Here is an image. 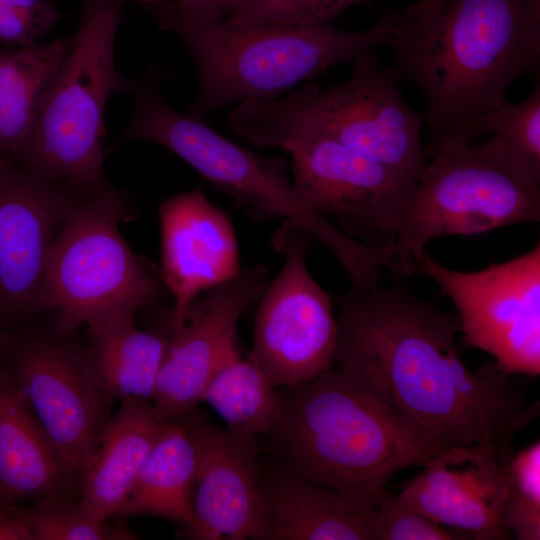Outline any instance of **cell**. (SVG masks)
Listing matches in <instances>:
<instances>
[{"label":"cell","mask_w":540,"mask_h":540,"mask_svg":"<svg viewBox=\"0 0 540 540\" xmlns=\"http://www.w3.org/2000/svg\"><path fill=\"white\" fill-rule=\"evenodd\" d=\"M131 214L125 193L109 181L80 190L49 254L45 309L61 326L79 330L159 303L160 274L136 255L120 233Z\"/></svg>","instance_id":"obj_8"},{"label":"cell","mask_w":540,"mask_h":540,"mask_svg":"<svg viewBox=\"0 0 540 540\" xmlns=\"http://www.w3.org/2000/svg\"><path fill=\"white\" fill-rule=\"evenodd\" d=\"M161 280L172 295L171 331L185 322L197 296L241 271L237 238L229 216L200 188L165 198L158 207Z\"/></svg>","instance_id":"obj_16"},{"label":"cell","mask_w":540,"mask_h":540,"mask_svg":"<svg viewBox=\"0 0 540 540\" xmlns=\"http://www.w3.org/2000/svg\"><path fill=\"white\" fill-rule=\"evenodd\" d=\"M200 461L192 520L182 535L194 540L262 539L264 496L254 437L214 425L196 409Z\"/></svg>","instance_id":"obj_17"},{"label":"cell","mask_w":540,"mask_h":540,"mask_svg":"<svg viewBox=\"0 0 540 540\" xmlns=\"http://www.w3.org/2000/svg\"><path fill=\"white\" fill-rule=\"evenodd\" d=\"M89 363L109 407L126 398L152 400L169 347V337L141 330L134 315L113 317L85 327Z\"/></svg>","instance_id":"obj_22"},{"label":"cell","mask_w":540,"mask_h":540,"mask_svg":"<svg viewBox=\"0 0 540 540\" xmlns=\"http://www.w3.org/2000/svg\"><path fill=\"white\" fill-rule=\"evenodd\" d=\"M166 422L149 400H121L79 474L80 501L104 518L116 516Z\"/></svg>","instance_id":"obj_20"},{"label":"cell","mask_w":540,"mask_h":540,"mask_svg":"<svg viewBox=\"0 0 540 540\" xmlns=\"http://www.w3.org/2000/svg\"><path fill=\"white\" fill-rule=\"evenodd\" d=\"M0 540H31V535L17 515L14 504L0 503Z\"/></svg>","instance_id":"obj_32"},{"label":"cell","mask_w":540,"mask_h":540,"mask_svg":"<svg viewBox=\"0 0 540 540\" xmlns=\"http://www.w3.org/2000/svg\"><path fill=\"white\" fill-rule=\"evenodd\" d=\"M276 388L251 357L237 355L214 374L201 402L209 404L234 433L270 435L281 408Z\"/></svg>","instance_id":"obj_24"},{"label":"cell","mask_w":540,"mask_h":540,"mask_svg":"<svg viewBox=\"0 0 540 540\" xmlns=\"http://www.w3.org/2000/svg\"><path fill=\"white\" fill-rule=\"evenodd\" d=\"M122 0H82L77 32L46 95L16 166L77 189L108 182L104 172V111L126 93L115 45Z\"/></svg>","instance_id":"obj_6"},{"label":"cell","mask_w":540,"mask_h":540,"mask_svg":"<svg viewBox=\"0 0 540 540\" xmlns=\"http://www.w3.org/2000/svg\"><path fill=\"white\" fill-rule=\"evenodd\" d=\"M140 5L162 29L177 18L192 16L202 0H122Z\"/></svg>","instance_id":"obj_31"},{"label":"cell","mask_w":540,"mask_h":540,"mask_svg":"<svg viewBox=\"0 0 540 540\" xmlns=\"http://www.w3.org/2000/svg\"><path fill=\"white\" fill-rule=\"evenodd\" d=\"M334 362L445 448L485 444L506 460L538 415L512 376L473 371L458 317L400 286H351L338 301Z\"/></svg>","instance_id":"obj_1"},{"label":"cell","mask_w":540,"mask_h":540,"mask_svg":"<svg viewBox=\"0 0 540 540\" xmlns=\"http://www.w3.org/2000/svg\"><path fill=\"white\" fill-rule=\"evenodd\" d=\"M80 190L0 165V330H20L46 313L49 254Z\"/></svg>","instance_id":"obj_13"},{"label":"cell","mask_w":540,"mask_h":540,"mask_svg":"<svg viewBox=\"0 0 540 540\" xmlns=\"http://www.w3.org/2000/svg\"><path fill=\"white\" fill-rule=\"evenodd\" d=\"M509 461L490 445L452 446L427 461L399 496L430 520L469 538L508 540Z\"/></svg>","instance_id":"obj_15"},{"label":"cell","mask_w":540,"mask_h":540,"mask_svg":"<svg viewBox=\"0 0 540 540\" xmlns=\"http://www.w3.org/2000/svg\"><path fill=\"white\" fill-rule=\"evenodd\" d=\"M262 486V540H375L374 500L340 493L287 468Z\"/></svg>","instance_id":"obj_18"},{"label":"cell","mask_w":540,"mask_h":540,"mask_svg":"<svg viewBox=\"0 0 540 540\" xmlns=\"http://www.w3.org/2000/svg\"><path fill=\"white\" fill-rule=\"evenodd\" d=\"M392 70L422 93L432 137L472 142L475 122L540 57V0H448L437 13L393 12Z\"/></svg>","instance_id":"obj_2"},{"label":"cell","mask_w":540,"mask_h":540,"mask_svg":"<svg viewBox=\"0 0 540 540\" xmlns=\"http://www.w3.org/2000/svg\"><path fill=\"white\" fill-rule=\"evenodd\" d=\"M426 154L395 240L387 245L398 274L411 275L433 239L540 220V188L516 173L495 137L480 144L431 137Z\"/></svg>","instance_id":"obj_7"},{"label":"cell","mask_w":540,"mask_h":540,"mask_svg":"<svg viewBox=\"0 0 540 540\" xmlns=\"http://www.w3.org/2000/svg\"><path fill=\"white\" fill-rule=\"evenodd\" d=\"M278 148L290 154L294 190L311 211L366 245L394 242L415 183L320 133H297Z\"/></svg>","instance_id":"obj_12"},{"label":"cell","mask_w":540,"mask_h":540,"mask_svg":"<svg viewBox=\"0 0 540 540\" xmlns=\"http://www.w3.org/2000/svg\"><path fill=\"white\" fill-rule=\"evenodd\" d=\"M71 37L0 50V165L16 166Z\"/></svg>","instance_id":"obj_23"},{"label":"cell","mask_w":540,"mask_h":540,"mask_svg":"<svg viewBox=\"0 0 540 540\" xmlns=\"http://www.w3.org/2000/svg\"><path fill=\"white\" fill-rule=\"evenodd\" d=\"M268 283L267 269L257 264L194 302L183 325L169 337L156 381L151 402L162 420L180 419L196 409L214 374L239 355V320Z\"/></svg>","instance_id":"obj_14"},{"label":"cell","mask_w":540,"mask_h":540,"mask_svg":"<svg viewBox=\"0 0 540 540\" xmlns=\"http://www.w3.org/2000/svg\"><path fill=\"white\" fill-rule=\"evenodd\" d=\"M370 1L372 0H240L220 18L236 26L328 24L347 8Z\"/></svg>","instance_id":"obj_28"},{"label":"cell","mask_w":540,"mask_h":540,"mask_svg":"<svg viewBox=\"0 0 540 540\" xmlns=\"http://www.w3.org/2000/svg\"><path fill=\"white\" fill-rule=\"evenodd\" d=\"M60 16L50 0H0V42L8 47L36 44Z\"/></svg>","instance_id":"obj_30"},{"label":"cell","mask_w":540,"mask_h":540,"mask_svg":"<svg viewBox=\"0 0 540 540\" xmlns=\"http://www.w3.org/2000/svg\"><path fill=\"white\" fill-rule=\"evenodd\" d=\"M238 1L240 0H202L196 13L189 17H221Z\"/></svg>","instance_id":"obj_34"},{"label":"cell","mask_w":540,"mask_h":540,"mask_svg":"<svg viewBox=\"0 0 540 540\" xmlns=\"http://www.w3.org/2000/svg\"><path fill=\"white\" fill-rule=\"evenodd\" d=\"M312 239L291 220H284L272 238L284 262L258 299L250 357L276 387L311 381L334 363L337 319L328 293L306 265Z\"/></svg>","instance_id":"obj_11"},{"label":"cell","mask_w":540,"mask_h":540,"mask_svg":"<svg viewBox=\"0 0 540 540\" xmlns=\"http://www.w3.org/2000/svg\"><path fill=\"white\" fill-rule=\"evenodd\" d=\"M78 331L54 319L37 327L0 330V357L77 481L111 416Z\"/></svg>","instance_id":"obj_9"},{"label":"cell","mask_w":540,"mask_h":540,"mask_svg":"<svg viewBox=\"0 0 540 540\" xmlns=\"http://www.w3.org/2000/svg\"><path fill=\"white\" fill-rule=\"evenodd\" d=\"M375 540H460L463 532L438 524L387 489L377 501Z\"/></svg>","instance_id":"obj_29"},{"label":"cell","mask_w":540,"mask_h":540,"mask_svg":"<svg viewBox=\"0 0 540 540\" xmlns=\"http://www.w3.org/2000/svg\"><path fill=\"white\" fill-rule=\"evenodd\" d=\"M414 265L454 304L465 346L491 355L505 375L540 374L539 243L478 271L445 267L425 251Z\"/></svg>","instance_id":"obj_10"},{"label":"cell","mask_w":540,"mask_h":540,"mask_svg":"<svg viewBox=\"0 0 540 540\" xmlns=\"http://www.w3.org/2000/svg\"><path fill=\"white\" fill-rule=\"evenodd\" d=\"M14 508L31 540L137 538L123 523L109 524L107 518L98 515L76 495L50 496L33 501L32 505L14 504Z\"/></svg>","instance_id":"obj_26"},{"label":"cell","mask_w":540,"mask_h":540,"mask_svg":"<svg viewBox=\"0 0 540 540\" xmlns=\"http://www.w3.org/2000/svg\"><path fill=\"white\" fill-rule=\"evenodd\" d=\"M192 411L166 422L116 517L155 516L182 527L191 522L200 461Z\"/></svg>","instance_id":"obj_21"},{"label":"cell","mask_w":540,"mask_h":540,"mask_svg":"<svg viewBox=\"0 0 540 540\" xmlns=\"http://www.w3.org/2000/svg\"><path fill=\"white\" fill-rule=\"evenodd\" d=\"M77 480L0 357V503L76 495Z\"/></svg>","instance_id":"obj_19"},{"label":"cell","mask_w":540,"mask_h":540,"mask_svg":"<svg viewBox=\"0 0 540 540\" xmlns=\"http://www.w3.org/2000/svg\"><path fill=\"white\" fill-rule=\"evenodd\" d=\"M505 526L518 540L540 539V442L514 453L508 462Z\"/></svg>","instance_id":"obj_27"},{"label":"cell","mask_w":540,"mask_h":540,"mask_svg":"<svg viewBox=\"0 0 540 540\" xmlns=\"http://www.w3.org/2000/svg\"><path fill=\"white\" fill-rule=\"evenodd\" d=\"M270 436L290 471L376 502L395 473L446 449L340 368L284 388Z\"/></svg>","instance_id":"obj_3"},{"label":"cell","mask_w":540,"mask_h":540,"mask_svg":"<svg viewBox=\"0 0 540 540\" xmlns=\"http://www.w3.org/2000/svg\"><path fill=\"white\" fill-rule=\"evenodd\" d=\"M448 0H418L406 5L400 13L409 19H424L433 16Z\"/></svg>","instance_id":"obj_33"},{"label":"cell","mask_w":540,"mask_h":540,"mask_svg":"<svg viewBox=\"0 0 540 540\" xmlns=\"http://www.w3.org/2000/svg\"><path fill=\"white\" fill-rule=\"evenodd\" d=\"M354 62L340 84H308L283 100L238 104L228 128L259 148H278L297 133H320L416 183L427 162L425 116L407 104L391 67L381 68L371 53Z\"/></svg>","instance_id":"obj_5"},{"label":"cell","mask_w":540,"mask_h":540,"mask_svg":"<svg viewBox=\"0 0 540 540\" xmlns=\"http://www.w3.org/2000/svg\"><path fill=\"white\" fill-rule=\"evenodd\" d=\"M495 137L516 173L529 185L540 188V85L519 103L509 100L479 118L474 137Z\"/></svg>","instance_id":"obj_25"},{"label":"cell","mask_w":540,"mask_h":540,"mask_svg":"<svg viewBox=\"0 0 540 540\" xmlns=\"http://www.w3.org/2000/svg\"><path fill=\"white\" fill-rule=\"evenodd\" d=\"M394 27L388 12L374 25L346 31L333 25H231L220 17L171 21L193 60L197 89L187 112L202 119L234 103L276 100L297 84L387 45Z\"/></svg>","instance_id":"obj_4"}]
</instances>
